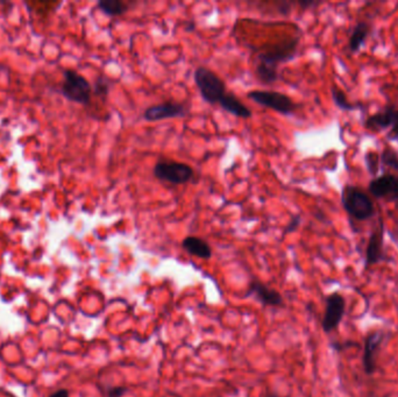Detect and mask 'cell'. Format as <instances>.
<instances>
[{"mask_svg":"<svg viewBox=\"0 0 398 397\" xmlns=\"http://www.w3.org/2000/svg\"><path fill=\"white\" fill-rule=\"evenodd\" d=\"M372 27L366 21H360L353 27L350 40H348V49L352 54H357L365 47L366 42L368 40Z\"/></svg>","mask_w":398,"mask_h":397,"instance_id":"16","label":"cell"},{"mask_svg":"<svg viewBox=\"0 0 398 397\" xmlns=\"http://www.w3.org/2000/svg\"><path fill=\"white\" fill-rule=\"evenodd\" d=\"M268 397H279V396H277V395H270V396Z\"/></svg>","mask_w":398,"mask_h":397,"instance_id":"27","label":"cell"},{"mask_svg":"<svg viewBox=\"0 0 398 397\" xmlns=\"http://www.w3.org/2000/svg\"><path fill=\"white\" fill-rule=\"evenodd\" d=\"M194 79L201 98L210 105L219 104L226 94V85L223 79L204 65L196 68Z\"/></svg>","mask_w":398,"mask_h":397,"instance_id":"3","label":"cell"},{"mask_svg":"<svg viewBox=\"0 0 398 397\" xmlns=\"http://www.w3.org/2000/svg\"><path fill=\"white\" fill-rule=\"evenodd\" d=\"M345 298L338 292H333L330 296L326 297V307H325L324 318H323V330L326 334L338 327L339 324L343 320L345 315Z\"/></svg>","mask_w":398,"mask_h":397,"instance_id":"7","label":"cell"},{"mask_svg":"<svg viewBox=\"0 0 398 397\" xmlns=\"http://www.w3.org/2000/svg\"><path fill=\"white\" fill-rule=\"evenodd\" d=\"M390 140H397L398 141V110H395L394 123L390 128V133L388 135Z\"/></svg>","mask_w":398,"mask_h":397,"instance_id":"23","label":"cell"},{"mask_svg":"<svg viewBox=\"0 0 398 397\" xmlns=\"http://www.w3.org/2000/svg\"><path fill=\"white\" fill-rule=\"evenodd\" d=\"M394 108L388 106L386 109L381 110L375 114L368 116L365 121V128L372 132L390 130L392 123H394Z\"/></svg>","mask_w":398,"mask_h":397,"instance_id":"13","label":"cell"},{"mask_svg":"<svg viewBox=\"0 0 398 397\" xmlns=\"http://www.w3.org/2000/svg\"><path fill=\"white\" fill-rule=\"evenodd\" d=\"M297 4L301 6V10H309V8L319 6L321 3H319V1H298Z\"/></svg>","mask_w":398,"mask_h":397,"instance_id":"25","label":"cell"},{"mask_svg":"<svg viewBox=\"0 0 398 397\" xmlns=\"http://www.w3.org/2000/svg\"><path fill=\"white\" fill-rule=\"evenodd\" d=\"M250 101L267 109L274 110L283 116H291L297 110L298 105L287 94L277 91L254 90L247 94Z\"/></svg>","mask_w":398,"mask_h":397,"instance_id":"6","label":"cell"},{"mask_svg":"<svg viewBox=\"0 0 398 397\" xmlns=\"http://www.w3.org/2000/svg\"><path fill=\"white\" fill-rule=\"evenodd\" d=\"M301 223V214H295L291 217L289 224H288L287 227L284 229V234H289V233H292L296 231V230L299 227Z\"/></svg>","mask_w":398,"mask_h":397,"instance_id":"22","label":"cell"},{"mask_svg":"<svg viewBox=\"0 0 398 397\" xmlns=\"http://www.w3.org/2000/svg\"><path fill=\"white\" fill-rule=\"evenodd\" d=\"M248 295H253L261 304H263L264 307H275L283 305V297L281 296V294L275 289L269 288L268 285L257 280L250 283Z\"/></svg>","mask_w":398,"mask_h":397,"instance_id":"11","label":"cell"},{"mask_svg":"<svg viewBox=\"0 0 398 397\" xmlns=\"http://www.w3.org/2000/svg\"><path fill=\"white\" fill-rule=\"evenodd\" d=\"M299 37H291L272 45H266L255 57V76L262 84L270 85L279 79V65L292 60L297 53Z\"/></svg>","mask_w":398,"mask_h":397,"instance_id":"1","label":"cell"},{"mask_svg":"<svg viewBox=\"0 0 398 397\" xmlns=\"http://www.w3.org/2000/svg\"><path fill=\"white\" fill-rule=\"evenodd\" d=\"M344 210L355 221H366L375 216V206L367 194L359 187L346 184L341 192Z\"/></svg>","mask_w":398,"mask_h":397,"instance_id":"2","label":"cell"},{"mask_svg":"<svg viewBox=\"0 0 398 397\" xmlns=\"http://www.w3.org/2000/svg\"><path fill=\"white\" fill-rule=\"evenodd\" d=\"M219 105L223 111L242 119H248L253 116V112L245 104H242V101L231 92H226L223 99L219 101Z\"/></svg>","mask_w":398,"mask_h":397,"instance_id":"15","label":"cell"},{"mask_svg":"<svg viewBox=\"0 0 398 397\" xmlns=\"http://www.w3.org/2000/svg\"><path fill=\"white\" fill-rule=\"evenodd\" d=\"M366 168L368 170L370 176L377 177V174L380 172L381 159L380 154L376 153L374 150H369L365 154Z\"/></svg>","mask_w":398,"mask_h":397,"instance_id":"19","label":"cell"},{"mask_svg":"<svg viewBox=\"0 0 398 397\" xmlns=\"http://www.w3.org/2000/svg\"><path fill=\"white\" fill-rule=\"evenodd\" d=\"M331 94L335 105L339 110H341V111H355V110L362 109V106H364L361 103H355L354 104L352 101H348L346 94H344V91L338 89L337 86H332Z\"/></svg>","mask_w":398,"mask_h":397,"instance_id":"18","label":"cell"},{"mask_svg":"<svg viewBox=\"0 0 398 397\" xmlns=\"http://www.w3.org/2000/svg\"><path fill=\"white\" fill-rule=\"evenodd\" d=\"M132 4H133L132 1L126 0H101L98 1L97 6L108 17H120L130 10Z\"/></svg>","mask_w":398,"mask_h":397,"instance_id":"17","label":"cell"},{"mask_svg":"<svg viewBox=\"0 0 398 397\" xmlns=\"http://www.w3.org/2000/svg\"><path fill=\"white\" fill-rule=\"evenodd\" d=\"M368 190L375 198L398 201V176L384 174L370 181Z\"/></svg>","mask_w":398,"mask_h":397,"instance_id":"9","label":"cell"},{"mask_svg":"<svg viewBox=\"0 0 398 397\" xmlns=\"http://www.w3.org/2000/svg\"><path fill=\"white\" fill-rule=\"evenodd\" d=\"M381 167H389V168L398 170V152L392 148H386L381 153Z\"/></svg>","mask_w":398,"mask_h":397,"instance_id":"20","label":"cell"},{"mask_svg":"<svg viewBox=\"0 0 398 397\" xmlns=\"http://www.w3.org/2000/svg\"><path fill=\"white\" fill-rule=\"evenodd\" d=\"M154 176L157 180L179 185L189 183L194 180L195 172L192 167L183 162L160 159L154 167Z\"/></svg>","mask_w":398,"mask_h":397,"instance_id":"5","label":"cell"},{"mask_svg":"<svg viewBox=\"0 0 398 397\" xmlns=\"http://www.w3.org/2000/svg\"><path fill=\"white\" fill-rule=\"evenodd\" d=\"M384 224L381 218L379 227L374 230L369 236L368 245L366 250V267L374 266L384 260Z\"/></svg>","mask_w":398,"mask_h":397,"instance_id":"10","label":"cell"},{"mask_svg":"<svg viewBox=\"0 0 398 397\" xmlns=\"http://www.w3.org/2000/svg\"><path fill=\"white\" fill-rule=\"evenodd\" d=\"M382 340H384V334L379 331L369 334L366 339L362 364H364V369L367 374L370 375L375 371L376 353H377V349L380 347Z\"/></svg>","mask_w":398,"mask_h":397,"instance_id":"12","label":"cell"},{"mask_svg":"<svg viewBox=\"0 0 398 397\" xmlns=\"http://www.w3.org/2000/svg\"><path fill=\"white\" fill-rule=\"evenodd\" d=\"M397 209H398V205H397Z\"/></svg>","mask_w":398,"mask_h":397,"instance_id":"28","label":"cell"},{"mask_svg":"<svg viewBox=\"0 0 398 397\" xmlns=\"http://www.w3.org/2000/svg\"><path fill=\"white\" fill-rule=\"evenodd\" d=\"M182 247L186 253L196 258L208 260L212 256V248L204 239L198 236H189L182 241Z\"/></svg>","mask_w":398,"mask_h":397,"instance_id":"14","label":"cell"},{"mask_svg":"<svg viewBox=\"0 0 398 397\" xmlns=\"http://www.w3.org/2000/svg\"><path fill=\"white\" fill-rule=\"evenodd\" d=\"M125 393H126L125 387H113L111 389H108V397H121Z\"/></svg>","mask_w":398,"mask_h":397,"instance_id":"24","label":"cell"},{"mask_svg":"<svg viewBox=\"0 0 398 397\" xmlns=\"http://www.w3.org/2000/svg\"><path fill=\"white\" fill-rule=\"evenodd\" d=\"M111 88L112 82H110V79H106L104 76H99V77L96 79L92 92L94 94H97L98 97L105 98L108 96L110 90H111Z\"/></svg>","mask_w":398,"mask_h":397,"instance_id":"21","label":"cell"},{"mask_svg":"<svg viewBox=\"0 0 398 397\" xmlns=\"http://www.w3.org/2000/svg\"><path fill=\"white\" fill-rule=\"evenodd\" d=\"M64 81L61 85V94L68 101H74L82 105H89L92 96V86L84 76L79 72L68 69L63 72Z\"/></svg>","mask_w":398,"mask_h":397,"instance_id":"4","label":"cell"},{"mask_svg":"<svg viewBox=\"0 0 398 397\" xmlns=\"http://www.w3.org/2000/svg\"><path fill=\"white\" fill-rule=\"evenodd\" d=\"M189 113V106L179 101H164L157 105L149 106L143 113V118L147 121H159V120L182 118Z\"/></svg>","mask_w":398,"mask_h":397,"instance_id":"8","label":"cell"},{"mask_svg":"<svg viewBox=\"0 0 398 397\" xmlns=\"http://www.w3.org/2000/svg\"><path fill=\"white\" fill-rule=\"evenodd\" d=\"M49 397H69V391L67 389H60L52 393Z\"/></svg>","mask_w":398,"mask_h":397,"instance_id":"26","label":"cell"}]
</instances>
